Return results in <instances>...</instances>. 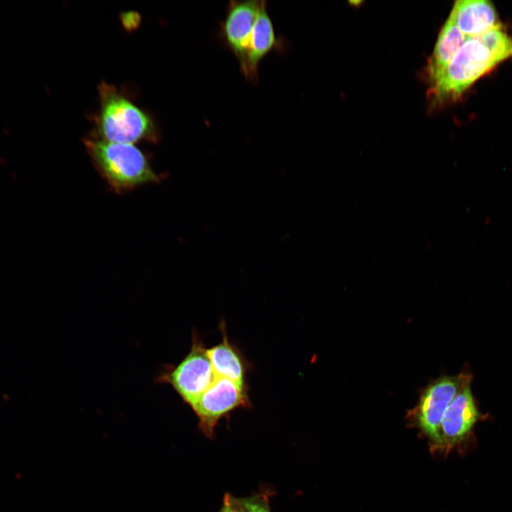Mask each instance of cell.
<instances>
[{
    "label": "cell",
    "mask_w": 512,
    "mask_h": 512,
    "mask_svg": "<svg viewBox=\"0 0 512 512\" xmlns=\"http://www.w3.org/2000/svg\"><path fill=\"white\" fill-rule=\"evenodd\" d=\"M84 143L97 171L115 192L160 181L146 155L134 145L99 138L86 139Z\"/></svg>",
    "instance_id": "cell-1"
},
{
    "label": "cell",
    "mask_w": 512,
    "mask_h": 512,
    "mask_svg": "<svg viewBox=\"0 0 512 512\" xmlns=\"http://www.w3.org/2000/svg\"><path fill=\"white\" fill-rule=\"evenodd\" d=\"M99 92L97 127L100 139L131 144L142 140H155L154 125L149 114L112 85L102 82L99 85Z\"/></svg>",
    "instance_id": "cell-2"
},
{
    "label": "cell",
    "mask_w": 512,
    "mask_h": 512,
    "mask_svg": "<svg viewBox=\"0 0 512 512\" xmlns=\"http://www.w3.org/2000/svg\"><path fill=\"white\" fill-rule=\"evenodd\" d=\"M501 62L479 36L469 37L430 85V92L437 102L455 100Z\"/></svg>",
    "instance_id": "cell-3"
},
{
    "label": "cell",
    "mask_w": 512,
    "mask_h": 512,
    "mask_svg": "<svg viewBox=\"0 0 512 512\" xmlns=\"http://www.w3.org/2000/svg\"><path fill=\"white\" fill-rule=\"evenodd\" d=\"M469 380H471V375L464 373L437 378L423 390L417 405L407 412L410 425L417 429L427 439L430 448L437 440L439 427L446 409Z\"/></svg>",
    "instance_id": "cell-4"
},
{
    "label": "cell",
    "mask_w": 512,
    "mask_h": 512,
    "mask_svg": "<svg viewBox=\"0 0 512 512\" xmlns=\"http://www.w3.org/2000/svg\"><path fill=\"white\" fill-rule=\"evenodd\" d=\"M207 354V348L196 332L190 351L176 366H168L158 378L169 384L190 407L216 378Z\"/></svg>",
    "instance_id": "cell-5"
},
{
    "label": "cell",
    "mask_w": 512,
    "mask_h": 512,
    "mask_svg": "<svg viewBox=\"0 0 512 512\" xmlns=\"http://www.w3.org/2000/svg\"><path fill=\"white\" fill-rule=\"evenodd\" d=\"M247 388L228 379L216 377L210 387L191 406L198 417V428L213 439L219 420L238 408H250Z\"/></svg>",
    "instance_id": "cell-6"
},
{
    "label": "cell",
    "mask_w": 512,
    "mask_h": 512,
    "mask_svg": "<svg viewBox=\"0 0 512 512\" xmlns=\"http://www.w3.org/2000/svg\"><path fill=\"white\" fill-rule=\"evenodd\" d=\"M480 417L468 381L454 397L440 422L438 438L430 449L434 454L447 455L466 439Z\"/></svg>",
    "instance_id": "cell-7"
},
{
    "label": "cell",
    "mask_w": 512,
    "mask_h": 512,
    "mask_svg": "<svg viewBox=\"0 0 512 512\" xmlns=\"http://www.w3.org/2000/svg\"><path fill=\"white\" fill-rule=\"evenodd\" d=\"M261 1H230L220 23V39L237 58L241 73L246 65L250 36Z\"/></svg>",
    "instance_id": "cell-8"
},
{
    "label": "cell",
    "mask_w": 512,
    "mask_h": 512,
    "mask_svg": "<svg viewBox=\"0 0 512 512\" xmlns=\"http://www.w3.org/2000/svg\"><path fill=\"white\" fill-rule=\"evenodd\" d=\"M284 40L277 36L272 19L267 10L266 1L262 0L250 41L245 78L252 83L258 82V65L273 50H284Z\"/></svg>",
    "instance_id": "cell-9"
},
{
    "label": "cell",
    "mask_w": 512,
    "mask_h": 512,
    "mask_svg": "<svg viewBox=\"0 0 512 512\" xmlns=\"http://www.w3.org/2000/svg\"><path fill=\"white\" fill-rule=\"evenodd\" d=\"M449 18L469 38L501 26L494 5L486 0L457 1Z\"/></svg>",
    "instance_id": "cell-10"
},
{
    "label": "cell",
    "mask_w": 512,
    "mask_h": 512,
    "mask_svg": "<svg viewBox=\"0 0 512 512\" xmlns=\"http://www.w3.org/2000/svg\"><path fill=\"white\" fill-rule=\"evenodd\" d=\"M220 330L222 334L221 341L207 348L213 370L217 377L228 379L247 388L246 378L250 370V363L238 347L230 341L225 321L220 324Z\"/></svg>",
    "instance_id": "cell-11"
},
{
    "label": "cell",
    "mask_w": 512,
    "mask_h": 512,
    "mask_svg": "<svg viewBox=\"0 0 512 512\" xmlns=\"http://www.w3.org/2000/svg\"><path fill=\"white\" fill-rule=\"evenodd\" d=\"M468 38L448 18L440 31L432 56L427 63L426 70L430 85L441 76Z\"/></svg>",
    "instance_id": "cell-12"
},
{
    "label": "cell",
    "mask_w": 512,
    "mask_h": 512,
    "mask_svg": "<svg viewBox=\"0 0 512 512\" xmlns=\"http://www.w3.org/2000/svg\"><path fill=\"white\" fill-rule=\"evenodd\" d=\"M274 494L272 488L262 486L259 491L239 500L247 512H271L270 502Z\"/></svg>",
    "instance_id": "cell-13"
},
{
    "label": "cell",
    "mask_w": 512,
    "mask_h": 512,
    "mask_svg": "<svg viewBox=\"0 0 512 512\" xmlns=\"http://www.w3.org/2000/svg\"><path fill=\"white\" fill-rule=\"evenodd\" d=\"M218 512H247L239 498L226 492L223 498V503Z\"/></svg>",
    "instance_id": "cell-14"
}]
</instances>
